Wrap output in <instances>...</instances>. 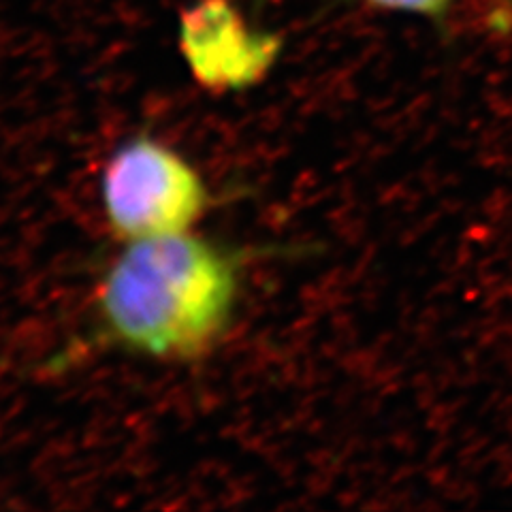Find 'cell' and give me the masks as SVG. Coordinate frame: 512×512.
Masks as SVG:
<instances>
[{"mask_svg":"<svg viewBox=\"0 0 512 512\" xmlns=\"http://www.w3.org/2000/svg\"><path fill=\"white\" fill-rule=\"evenodd\" d=\"M239 280L242 254L210 239H133L96 293L103 338L154 359H197L227 333Z\"/></svg>","mask_w":512,"mask_h":512,"instance_id":"1","label":"cell"},{"mask_svg":"<svg viewBox=\"0 0 512 512\" xmlns=\"http://www.w3.org/2000/svg\"><path fill=\"white\" fill-rule=\"evenodd\" d=\"M101 197L118 237L146 239L186 233L212 203L201 173L150 135H137L109 158Z\"/></svg>","mask_w":512,"mask_h":512,"instance_id":"2","label":"cell"},{"mask_svg":"<svg viewBox=\"0 0 512 512\" xmlns=\"http://www.w3.org/2000/svg\"><path fill=\"white\" fill-rule=\"evenodd\" d=\"M182 50L199 82L222 92L259 82L278 56V41L256 35L227 5L216 3L186 15Z\"/></svg>","mask_w":512,"mask_h":512,"instance_id":"3","label":"cell"},{"mask_svg":"<svg viewBox=\"0 0 512 512\" xmlns=\"http://www.w3.org/2000/svg\"><path fill=\"white\" fill-rule=\"evenodd\" d=\"M374 7L389 9V11H402L412 15H423V18L440 20L442 15L451 9L455 0H365Z\"/></svg>","mask_w":512,"mask_h":512,"instance_id":"4","label":"cell"}]
</instances>
